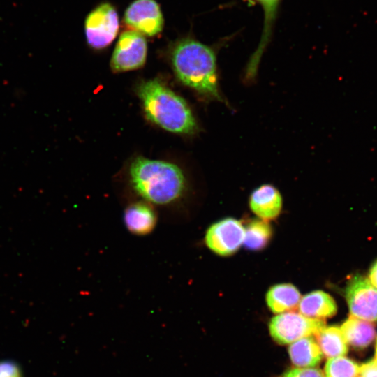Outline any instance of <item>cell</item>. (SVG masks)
<instances>
[{
    "instance_id": "1",
    "label": "cell",
    "mask_w": 377,
    "mask_h": 377,
    "mask_svg": "<svg viewBox=\"0 0 377 377\" xmlns=\"http://www.w3.org/2000/svg\"><path fill=\"white\" fill-rule=\"evenodd\" d=\"M128 182L131 200H142L156 209H179L186 200V175L168 161L137 157L128 168Z\"/></svg>"
},
{
    "instance_id": "2",
    "label": "cell",
    "mask_w": 377,
    "mask_h": 377,
    "mask_svg": "<svg viewBox=\"0 0 377 377\" xmlns=\"http://www.w3.org/2000/svg\"><path fill=\"white\" fill-rule=\"evenodd\" d=\"M171 61L179 80L206 99L226 103L220 90L214 49L192 37L177 40Z\"/></svg>"
},
{
    "instance_id": "3",
    "label": "cell",
    "mask_w": 377,
    "mask_h": 377,
    "mask_svg": "<svg viewBox=\"0 0 377 377\" xmlns=\"http://www.w3.org/2000/svg\"><path fill=\"white\" fill-rule=\"evenodd\" d=\"M137 92L147 118L162 128L191 135L198 131L195 118L187 103L155 79L140 83Z\"/></svg>"
},
{
    "instance_id": "4",
    "label": "cell",
    "mask_w": 377,
    "mask_h": 377,
    "mask_svg": "<svg viewBox=\"0 0 377 377\" xmlns=\"http://www.w3.org/2000/svg\"><path fill=\"white\" fill-rule=\"evenodd\" d=\"M119 29V15L110 3H100L87 15L84 33L88 45L96 50L108 47L116 38Z\"/></svg>"
},
{
    "instance_id": "5",
    "label": "cell",
    "mask_w": 377,
    "mask_h": 377,
    "mask_svg": "<svg viewBox=\"0 0 377 377\" xmlns=\"http://www.w3.org/2000/svg\"><path fill=\"white\" fill-rule=\"evenodd\" d=\"M325 327L324 320L310 318L290 311L273 317L269 330L275 341L289 344L303 337L315 336Z\"/></svg>"
},
{
    "instance_id": "6",
    "label": "cell",
    "mask_w": 377,
    "mask_h": 377,
    "mask_svg": "<svg viewBox=\"0 0 377 377\" xmlns=\"http://www.w3.org/2000/svg\"><path fill=\"white\" fill-rule=\"evenodd\" d=\"M147 43L140 33L126 30L121 34L113 51L110 66L114 72L135 70L142 67L147 58Z\"/></svg>"
},
{
    "instance_id": "7",
    "label": "cell",
    "mask_w": 377,
    "mask_h": 377,
    "mask_svg": "<svg viewBox=\"0 0 377 377\" xmlns=\"http://www.w3.org/2000/svg\"><path fill=\"white\" fill-rule=\"evenodd\" d=\"M346 298L351 316L377 321V288L364 276L356 274L348 281Z\"/></svg>"
},
{
    "instance_id": "8",
    "label": "cell",
    "mask_w": 377,
    "mask_h": 377,
    "mask_svg": "<svg viewBox=\"0 0 377 377\" xmlns=\"http://www.w3.org/2000/svg\"><path fill=\"white\" fill-rule=\"evenodd\" d=\"M245 228L239 221L226 218L211 225L207 230L205 242L212 252L220 256L235 253L244 242Z\"/></svg>"
},
{
    "instance_id": "9",
    "label": "cell",
    "mask_w": 377,
    "mask_h": 377,
    "mask_svg": "<svg viewBox=\"0 0 377 377\" xmlns=\"http://www.w3.org/2000/svg\"><path fill=\"white\" fill-rule=\"evenodd\" d=\"M123 20L131 30L147 36L158 34L164 25L162 11L155 0H134L126 9Z\"/></svg>"
},
{
    "instance_id": "10",
    "label": "cell",
    "mask_w": 377,
    "mask_h": 377,
    "mask_svg": "<svg viewBox=\"0 0 377 377\" xmlns=\"http://www.w3.org/2000/svg\"><path fill=\"white\" fill-rule=\"evenodd\" d=\"M158 220L157 209L142 200H131L124 208L123 221L128 231L136 236L149 235Z\"/></svg>"
},
{
    "instance_id": "11",
    "label": "cell",
    "mask_w": 377,
    "mask_h": 377,
    "mask_svg": "<svg viewBox=\"0 0 377 377\" xmlns=\"http://www.w3.org/2000/svg\"><path fill=\"white\" fill-rule=\"evenodd\" d=\"M260 6L263 13V27L260 43L256 50L251 56L247 68L252 71L258 69L261 57L268 45L272 37L273 27L278 15L282 0H247Z\"/></svg>"
},
{
    "instance_id": "12",
    "label": "cell",
    "mask_w": 377,
    "mask_h": 377,
    "mask_svg": "<svg viewBox=\"0 0 377 377\" xmlns=\"http://www.w3.org/2000/svg\"><path fill=\"white\" fill-rule=\"evenodd\" d=\"M249 204L251 210L257 216L267 221L279 214L282 207V198L274 186L264 184L252 192Z\"/></svg>"
},
{
    "instance_id": "13",
    "label": "cell",
    "mask_w": 377,
    "mask_h": 377,
    "mask_svg": "<svg viewBox=\"0 0 377 377\" xmlns=\"http://www.w3.org/2000/svg\"><path fill=\"white\" fill-rule=\"evenodd\" d=\"M298 310L305 317L324 320L333 316L337 310L332 296L322 290H315L303 296Z\"/></svg>"
},
{
    "instance_id": "14",
    "label": "cell",
    "mask_w": 377,
    "mask_h": 377,
    "mask_svg": "<svg viewBox=\"0 0 377 377\" xmlns=\"http://www.w3.org/2000/svg\"><path fill=\"white\" fill-rule=\"evenodd\" d=\"M301 300L298 289L290 283H280L271 287L266 295V302L274 313H283L298 308Z\"/></svg>"
},
{
    "instance_id": "15",
    "label": "cell",
    "mask_w": 377,
    "mask_h": 377,
    "mask_svg": "<svg viewBox=\"0 0 377 377\" xmlns=\"http://www.w3.org/2000/svg\"><path fill=\"white\" fill-rule=\"evenodd\" d=\"M292 363L298 368H313L322 360L323 353L317 341L311 336L292 343L288 348Z\"/></svg>"
},
{
    "instance_id": "16",
    "label": "cell",
    "mask_w": 377,
    "mask_h": 377,
    "mask_svg": "<svg viewBox=\"0 0 377 377\" xmlns=\"http://www.w3.org/2000/svg\"><path fill=\"white\" fill-rule=\"evenodd\" d=\"M348 344L364 348L374 339L375 329L368 321L350 316L340 327Z\"/></svg>"
},
{
    "instance_id": "17",
    "label": "cell",
    "mask_w": 377,
    "mask_h": 377,
    "mask_svg": "<svg viewBox=\"0 0 377 377\" xmlns=\"http://www.w3.org/2000/svg\"><path fill=\"white\" fill-rule=\"evenodd\" d=\"M317 343L327 358L343 356L348 347L340 327H325L315 335Z\"/></svg>"
},
{
    "instance_id": "18",
    "label": "cell",
    "mask_w": 377,
    "mask_h": 377,
    "mask_svg": "<svg viewBox=\"0 0 377 377\" xmlns=\"http://www.w3.org/2000/svg\"><path fill=\"white\" fill-rule=\"evenodd\" d=\"M272 230L265 220L254 219L245 228L243 244L251 250H260L266 246L272 237Z\"/></svg>"
},
{
    "instance_id": "19",
    "label": "cell",
    "mask_w": 377,
    "mask_h": 377,
    "mask_svg": "<svg viewBox=\"0 0 377 377\" xmlns=\"http://www.w3.org/2000/svg\"><path fill=\"white\" fill-rule=\"evenodd\" d=\"M359 370V365L346 357H332L326 362L325 377H358Z\"/></svg>"
},
{
    "instance_id": "20",
    "label": "cell",
    "mask_w": 377,
    "mask_h": 377,
    "mask_svg": "<svg viewBox=\"0 0 377 377\" xmlns=\"http://www.w3.org/2000/svg\"><path fill=\"white\" fill-rule=\"evenodd\" d=\"M283 377H325L317 368H293L284 373Z\"/></svg>"
},
{
    "instance_id": "21",
    "label": "cell",
    "mask_w": 377,
    "mask_h": 377,
    "mask_svg": "<svg viewBox=\"0 0 377 377\" xmlns=\"http://www.w3.org/2000/svg\"><path fill=\"white\" fill-rule=\"evenodd\" d=\"M0 377H22L20 366L13 361H0Z\"/></svg>"
},
{
    "instance_id": "22",
    "label": "cell",
    "mask_w": 377,
    "mask_h": 377,
    "mask_svg": "<svg viewBox=\"0 0 377 377\" xmlns=\"http://www.w3.org/2000/svg\"><path fill=\"white\" fill-rule=\"evenodd\" d=\"M358 377H377V361L374 359L362 364Z\"/></svg>"
},
{
    "instance_id": "23",
    "label": "cell",
    "mask_w": 377,
    "mask_h": 377,
    "mask_svg": "<svg viewBox=\"0 0 377 377\" xmlns=\"http://www.w3.org/2000/svg\"><path fill=\"white\" fill-rule=\"evenodd\" d=\"M369 278L370 283L377 288V260L374 262L369 269Z\"/></svg>"
},
{
    "instance_id": "24",
    "label": "cell",
    "mask_w": 377,
    "mask_h": 377,
    "mask_svg": "<svg viewBox=\"0 0 377 377\" xmlns=\"http://www.w3.org/2000/svg\"><path fill=\"white\" fill-rule=\"evenodd\" d=\"M374 359L377 361V342H376V353H375V358Z\"/></svg>"
}]
</instances>
